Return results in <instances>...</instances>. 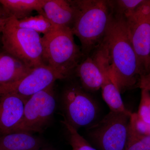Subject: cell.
Segmentation results:
<instances>
[{
    "label": "cell",
    "instance_id": "cell-8",
    "mask_svg": "<svg viewBox=\"0 0 150 150\" xmlns=\"http://www.w3.org/2000/svg\"><path fill=\"white\" fill-rule=\"evenodd\" d=\"M125 19L140 70L143 75L146 74L148 72L150 56V4H141Z\"/></svg>",
    "mask_w": 150,
    "mask_h": 150
},
{
    "label": "cell",
    "instance_id": "cell-10",
    "mask_svg": "<svg viewBox=\"0 0 150 150\" xmlns=\"http://www.w3.org/2000/svg\"><path fill=\"white\" fill-rule=\"evenodd\" d=\"M28 99L15 94L0 96V135L12 132L16 128Z\"/></svg>",
    "mask_w": 150,
    "mask_h": 150
},
{
    "label": "cell",
    "instance_id": "cell-4",
    "mask_svg": "<svg viewBox=\"0 0 150 150\" xmlns=\"http://www.w3.org/2000/svg\"><path fill=\"white\" fill-rule=\"evenodd\" d=\"M42 38L33 30L17 27L11 17L1 34L2 50L33 69L44 64Z\"/></svg>",
    "mask_w": 150,
    "mask_h": 150
},
{
    "label": "cell",
    "instance_id": "cell-12",
    "mask_svg": "<svg viewBox=\"0 0 150 150\" xmlns=\"http://www.w3.org/2000/svg\"><path fill=\"white\" fill-rule=\"evenodd\" d=\"M43 10L46 18L56 28L71 30L76 15L73 1L45 0Z\"/></svg>",
    "mask_w": 150,
    "mask_h": 150
},
{
    "label": "cell",
    "instance_id": "cell-26",
    "mask_svg": "<svg viewBox=\"0 0 150 150\" xmlns=\"http://www.w3.org/2000/svg\"><path fill=\"white\" fill-rule=\"evenodd\" d=\"M39 150H56V149L52 146L45 145Z\"/></svg>",
    "mask_w": 150,
    "mask_h": 150
},
{
    "label": "cell",
    "instance_id": "cell-9",
    "mask_svg": "<svg viewBox=\"0 0 150 150\" xmlns=\"http://www.w3.org/2000/svg\"><path fill=\"white\" fill-rule=\"evenodd\" d=\"M63 77L45 64L33 68L18 80L0 84V96L15 94L28 99L30 96L54 84Z\"/></svg>",
    "mask_w": 150,
    "mask_h": 150
},
{
    "label": "cell",
    "instance_id": "cell-2",
    "mask_svg": "<svg viewBox=\"0 0 150 150\" xmlns=\"http://www.w3.org/2000/svg\"><path fill=\"white\" fill-rule=\"evenodd\" d=\"M76 17L71 28L86 58L102 42L114 10L113 1L75 0Z\"/></svg>",
    "mask_w": 150,
    "mask_h": 150
},
{
    "label": "cell",
    "instance_id": "cell-19",
    "mask_svg": "<svg viewBox=\"0 0 150 150\" xmlns=\"http://www.w3.org/2000/svg\"><path fill=\"white\" fill-rule=\"evenodd\" d=\"M68 132V139L72 150H98L78 133L64 119L61 121Z\"/></svg>",
    "mask_w": 150,
    "mask_h": 150
},
{
    "label": "cell",
    "instance_id": "cell-21",
    "mask_svg": "<svg viewBox=\"0 0 150 150\" xmlns=\"http://www.w3.org/2000/svg\"><path fill=\"white\" fill-rule=\"evenodd\" d=\"M149 124L143 121L136 112H132L129 125L134 131L142 135H149Z\"/></svg>",
    "mask_w": 150,
    "mask_h": 150
},
{
    "label": "cell",
    "instance_id": "cell-18",
    "mask_svg": "<svg viewBox=\"0 0 150 150\" xmlns=\"http://www.w3.org/2000/svg\"><path fill=\"white\" fill-rule=\"evenodd\" d=\"M125 150H150V136L137 133L129 123Z\"/></svg>",
    "mask_w": 150,
    "mask_h": 150
},
{
    "label": "cell",
    "instance_id": "cell-1",
    "mask_svg": "<svg viewBox=\"0 0 150 150\" xmlns=\"http://www.w3.org/2000/svg\"><path fill=\"white\" fill-rule=\"evenodd\" d=\"M99 46L107 56L111 78L121 93L138 87L143 74L129 38L125 17L114 9Z\"/></svg>",
    "mask_w": 150,
    "mask_h": 150
},
{
    "label": "cell",
    "instance_id": "cell-22",
    "mask_svg": "<svg viewBox=\"0 0 150 150\" xmlns=\"http://www.w3.org/2000/svg\"><path fill=\"white\" fill-rule=\"evenodd\" d=\"M137 114L146 123L150 124V110L144 97L141 96Z\"/></svg>",
    "mask_w": 150,
    "mask_h": 150
},
{
    "label": "cell",
    "instance_id": "cell-13",
    "mask_svg": "<svg viewBox=\"0 0 150 150\" xmlns=\"http://www.w3.org/2000/svg\"><path fill=\"white\" fill-rule=\"evenodd\" d=\"M75 72L80 80L81 86L87 91H96L101 88L104 74L92 56H88L82 60Z\"/></svg>",
    "mask_w": 150,
    "mask_h": 150
},
{
    "label": "cell",
    "instance_id": "cell-7",
    "mask_svg": "<svg viewBox=\"0 0 150 150\" xmlns=\"http://www.w3.org/2000/svg\"><path fill=\"white\" fill-rule=\"evenodd\" d=\"M56 104L54 84L30 96L25 104L20 122L13 132L42 133L50 123Z\"/></svg>",
    "mask_w": 150,
    "mask_h": 150
},
{
    "label": "cell",
    "instance_id": "cell-20",
    "mask_svg": "<svg viewBox=\"0 0 150 150\" xmlns=\"http://www.w3.org/2000/svg\"><path fill=\"white\" fill-rule=\"evenodd\" d=\"M144 0H118L113 1L114 9L125 18L133 13Z\"/></svg>",
    "mask_w": 150,
    "mask_h": 150
},
{
    "label": "cell",
    "instance_id": "cell-15",
    "mask_svg": "<svg viewBox=\"0 0 150 150\" xmlns=\"http://www.w3.org/2000/svg\"><path fill=\"white\" fill-rule=\"evenodd\" d=\"M32 69L2 50L0 51V84L18 80L28 74Z\"/></svg>",
    "mask_w": 150,
    "mask_h": 150
},
{
    "label": "cell",
    "instance_id": "cell-14",
    "mask_svg": "<svg viewBox=\"0 0 150 150\" xmlns=\"http://www.w3.org/2000/svg\"><path fill=\"white\" fill-rule=\"evenodd\" d=\"M45 145L41 139L29 132L0 135V150H39Z\"/></svg>",
    "mask_w": 150,
    "mask_h": 150
},
{
    "label": "cell",
    "instance_id": "cell-24",
    "mask_svg": "<svg viewBox=\"0 0 150 150\" xmlns=\"http://www.w3.org/2000/svg\"><path fill=\"white\" fill-rule=\"evenodd\" d=\"M138 87L142 90H146L150 92V72L141 77Z\"/></svg>",
    "mask_w": 150,
    "mask_h": 150
},
{
    "label": "cell",
    "instance_id": "cell-27",
    "mask_svg": "<svg viewBox=\"0 0 150 150\" xmlns=\"http://www.w3.org/2000/svg\"><path fill=\"white\" fill-rule=\"evenodd\" d=\"M2 50L1 43V35H0V51Z\"/></svg>",
    "mask_w": 150,
    "mask_h": 150
},
{
    "label": "cell",
    "instance_id": "cell-23",
    "mask_svg": "<svg viewBox=\"0 0 150 150\" xmlns=\"http://www.w3.org/2000/svg\"><path fill=\"white\" fill-rule=\"evenodd\" d=\"M11 16L6 10L0 5V35L3 29Z\"/></svg>",
    "mask_w": 150,
    "mask_h": 150
},
{
    "label": "cell",
    "instance_id": "cell-11",
    "mask_svg": "<svg viewBox=\"0 0 150 150\" xmlns=\"http://www.w3.org/2000/svg\"><path fill=\"white\" fill-rule=\"evenodd\" d=\"M95 59L104 74V81L101 87L102 95L110 111L131 115L132 112L125 107L121 93L112 80L110 64L107 57L102 52H99L96 55Z\"/></svg>",
    "mask_w": 150,
    "mask_h": 150
},
{
    "label": "cell",
    "instance_id": "cell-17",
    "mask_svg": "<svg viewBox=\"0 0 150 150\" xmlns=\"http://www.w3.org/2000/svg\"><path fill=\"white\" fill-rule=\"evenodd\" d=\"M14 23L17 27L31 30L43 35H47L57 29L46 18L44 14H38L35 16H30L21 20L11 17Z\"/></svg>",
    "mask_w": 150,
    "mask_h": 150
},
{
    "label": "cell",
    "instance_id": "cell-5",
    "mask_svg": "<svg viewBox=\"0 0 150 150\" xmlns=\"http://www.w3.org/2000/svg\"><path fill=\"white\" fill-rule=\"evenodd\" d=\"M64 119L79 130L97 122L99 109L93 98L81 86L71 83L64 89L61 97Z\"/></svg>",
    "mask_w": 150,
    "mask_h": 150
},
{
    "label": "cell",
    "instance_id": "cell-25",
    "mask_svg": "<svg viewBox=\"0 0 150 150\" xmlns=\"http://www.w3.org/2000/svg\"><path fill=\"white\" fill-rule=\"evenodd\" d=\"M141 96L145 98L150 110V92L146 90L142 89Z\"/></svg>",
    "mask_w": 150,
    "mask_h": 150
},
{
    "label": "cell",
    "instance_id": "cell-16",
    "mask_svg": "<svg viewBox=\"0 0 150 150\" xmlns=\"http://www.w3.org/2000/svg\"><path fill=\"white\" fill-rule=\"evenodd\" d=\"M45 0H0V5L17 20L30 16L33 11L43 14V7Z\"/></svg>",
    "mask_w": 150,
    "mask_h": 150
},
{
    "label": "cell",
    "instance_id": "cell-6",
    "mask_svg": "<svg viewBox=\"0 0 150 150\" xmlns=\"http://www.w3.org/2000/svg\"><path fill=\"white\" fill-rule=\"evenodd\" d=\"M131 115L110 111L87 128L88 136L95 148L98 150H125Z\"/></svg>",
    "mask_w": 150,
    "mask_h": 150
},
{
    "label": "cell",
    "instance_id": "cell-3",
    "mask_svg": "<svg viewBox=\"0 0 150 150\" xmlns=\"http://www.w3.org/2000/svg\"><path fill=\"white\" fill-rule=\"evenodd\" d=\"M74 35L71 29L58 28L42 38L43 63L64 79L72 75L83 57Z\"/></svg>",
    "mask_w": 150,
    "mask_h": 150
},
{
    "label": "cell",
    "instance_id": "cell-28",
    "mask_svg": "<svg viewBox=\"0 0 150 150\" xmlns=\"http://www.w3.org/2000/svg\"><path fill=\"white\" fill-rule=\"evenodd\" d=\"M150 72V60H149V70H148V73Z\"/></svg>",
    "mask_w": 150,
    "mask_h": 150
}]
</instances>
